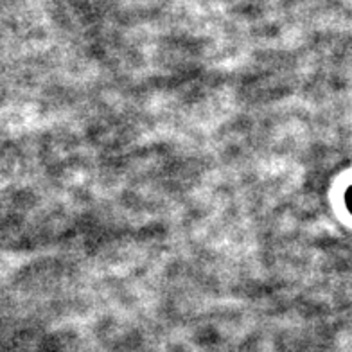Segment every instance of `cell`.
Returning <instances> with one entry per match:
<instances>
[{
    "instance_id": "6da1fadb",
    "label": "cell",
    "mask_w": 352,
    "mask_h": 352,
    "mask_svg": "<svg viewBox=\"0 0 352 352\" xmlns=\"http://www.w3.org/2000/svg\"><path fill=\"white\" fill-rule=\"evenodd\" d=\"M347 204H349V207H351V210H352V189L349 190V195H347Z\"/></svg>"
}]
</instances>
